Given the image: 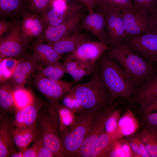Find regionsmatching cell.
I'll return each mask as SVG.
<instances>
[{"instance_id": "obj_1", "label": "cell", "mask_w": 157, "mask_h": 157, "mask_svg": "<svg viewBox=\"0 0 157 157\" xmlns=\"http://www.w3.org/2000/svg\"><path fill=\"white\" fill-rule=\"evenodd\" d=\"M104 82L115 101L122 98L131 103V99L138 88L130 74L111 55L105 51L98 61Z\"/></svg>"}, {"instance_id": "obj_2", "label": "cell", "mask_w": 157, "mask_h": 157, "mask_svg": "<svg viewBox=\"0 0 157 157\" xmlns=\"http://www.w3.org/2000/svg\"><path fill=\"white\" fill-rule=\"evenodd\" d=\"M70 91L84 110L101 113L108 108L114 101L104 82L99 65L88 81L74 85Z\"/></svg>"}, {"instance_id": "obj_3", "label": "cell", "mask_w": 157, "mask_h": 157, "mask_svg": "<svg viewBox=\"0 0 157 157\" xmlns=\"http://www.w3.org/2000/svg\"><path fill=\"white\" fill-rule=\"evenodd\" d=\"M109 51L114 59L130 74L138 88L157 75L154 63L134 52L123 43Z\"/></svg>"}, {"instance_id": "obj_4", "label": "cell", "mask_w": 157, "mask_h": 157, "mask_svg": "<svg viewBox=\"0 0 157 157\" xmlns=\"http://www.w3.org/2000/svg\"><path fill=\"white\" fill-rule=\"evenodd\" d=\"M100 113L83 109L74 123L60 134L64 157L76 156L94 119Z\"/></svg>"}, {"instance_id": "obj_5", "label": "cell", "mask_w": 157, "mask_h": 157, "mask_svg": "<svg viewBox=\"0 0 157 157\" xmlns=\"http://www.w3.org/2000/svg\"><path fill=\"white\" fill-rule=\"evenodd\" d=\"M41 138L44 146L54 157H64L60 134L59 119L55 104L49 103L46 108L40 109L38 118Z\"/></svg>"}, {"instance_id": "obj_6", "label": "cell", "mask_w": 157, "mask_h": 157, "mask_svg": "<svg viewBox=\"0 0 157 157\" xmlns=\"http://www.w3.org/2000/svg\"><path fill=\"white\" fill-rule=\"evenodd\" d=\"M123 99L119 98L115 100L108 108L97 115L76 157H90L97 139L105 131V124L106 120L115 110L123 104Z\"/></svg>"}, {"instance_id": "obj_7", "label": "cell", "mask_w": 157, "mask_h": 157, "mask_svg": "<svg viewBox=\"0 0 157 157\" xmlns=\"http://www.w3.org/2000/svg\"><path fill=\"white\" fill-rule=\"evenodd\" d=\"M28 41L22 34L20 22L14 21L9 31L0 38V59L23 56L28 47Z\"/></svg>"}, {"instance_id": "obj_8", "label": "cell", "mask_w": 157, "mask_h": 157, "mask_svg": "<svg viewBox=\"0 0 157 157\" xmlns=\"http://www.w3.org/2000/svg\"><path fill=\"white\" fill-rule=\"evenodd\" d=\"M126 36L154 31L152 16L132 6L122 9Z\"/></svg>"}, {"instance_id": "obj_9", "label": "cell", "mask_w": 157, "mask_h": 157, "mask_svg": "<svg viewBox=\"0 0 157 157\" xmlns=\"http://www.w3.org/2000/svg\"><path fill=\"white\" fill-rule=\"evenodd\" d=\"M123 43L134 52L154 62L157 53V32L125 36Z\"/></svg>"}, {"instance_id": "obj_10", "label": "cell", "mask_w": 157, "mask_h": 157, "mask_svg": "<svg viewBox=\"0 0 157 157\" xmlns=\"http://www.w3.org/2000/svg\"><path fill=\"white\" fill-rule=\"evenodd\" d=\"M36 89L49 100V103H58L74 86V82L54 81L46 77L34 76Z\"/></svg>"}, {"instance_id": "obj_11", "label": "cell", "mask_w": 157, "mask_h": 157, "mask_svg": "<svg viewBox=\"0 0 157 157\" xmlns=\"http://www.w3.org/2000/svg\"><path fill=\"white\" fill-rule=\"evenodd\" d=\"M82 10L58 25L46 28L41 38L43 41L52 42L81 30V23L83 16Z\"/></svg>"}, {"instance_id": "obj_12", "label": "cell", "mask_w": 157, "mask_h": 157, "mask_svg": "<svg viewBox=\"0 0 157 157\" xmlns=\"http://www.w3.org/2000/svg\"><path fill=\"white\" fill-rule=\"evenodd\" d=\"M122 9L120 8H117L105 15L108 45L110 49H115L122 43L123 39L126 36Z\"/></svg>"}, {"instance_id": "obj_13", "label": "cell", "mask_w": 157, "mask_h": 157, "mask_svg": "<svg viewBox=\"0 0 157 157\" xmlns=\"http://www.w3.org/2000/svg\"><path fill=\"white\" fill-rule=\"evenodd\" d=\"M110 49L107 44L101 41H88L80 44L68 56L79 62L94 65L102 54Z\"/></svg>"}, {"instance_id": "obj_14", "label": "cell", "mask_w": 157, "mask_h": 157, "mask_svg": "<svg viewBox=\"0 0 157 157\" xmlns=\"http://www.w3.org/2000/svg\"><path fill=\"white\" fill-rule=\"evenodd\" d=\"M16 69L10 78L15 90L24 88L29 79L43 65L39 63L34 55H24L18 59Z\"/></svg>"}, {"instance_id": "obj_15", "label": "cell", "mask_w": 157, "mask_h": 157, "mask_svg": "<svg viewBox=\"0 0 157 157\" xmlns=\"http://www.w3.org/2000/svg\"><path fill=\"white\" fill-rule=\"evenodd\" d=\"M81 29H85L96 36L101 41L108 45V41L105 29L104 15L93 10L83 15L81 23Z\"/></svg>"}, {"instance_id": "obj_16", "label": "cell", "mask_w": 157, "mask_h": 157, "mask_svg": "<svg viewBox=\"0 0 157 157\" xmlns=\"http://www.w3.org/2000/svg\"><path fill=\"white\" fill-rule=\"evenodd\" d=\"M82 5L77 3L67 4L64 8L50 7L41 15L46 27L60 24L75 14L82 10Z\"/></svg>"}, {"instance_id": "obj_17", "label": "cell", "mask_w": 157, "mask_h": 157, "mask_svg": "<svg viewBox=\"0 0 157 157\" xmlns=\"http://www.w3.org/2000/svg\"><path fill=\"white\" fill-rule=\"evenodd\" d=\"M21 15L22 19L20 22V29L23 36L28 40L41 38L46 28L41 16L24 11Z\"/></svg>"}, {"instance_id": "obj_18", "label": "cell", "mask_w": 157, "mask_h": 157, "mask_svg": "<svg viewBox=\"0 0 157 157\" xmlns=\"http://www.w3.org/2000/svg\"><path fill=\"white\" fill-rule=\"evenodd\" d=\"M41 104L35 101L33 104L16 110L14 119L11 123L14 127H27L36 124Z\"/></svg>"}, {"instance_id": "obj_19", "label": "cell", "mask_w": 157, "mask_h": 157, "mask_svg": "<svg viewBox=\"0 0 157 157\" xmlns=\"http://www.w3.org/2000/svg\"><path fill=\"white\" fill-rule=\"evenodd\" d=\"M92 40L90 35L77 32L55 42H48L59 54L71 53L80 44L84 42Z\"/></svg>"}, {"instance_id": "obj_20", "label": "cell", "mask_w": 157, "mask_h": 157, "mask_svg": "<svg viewBox=\"0 0 157 157\" xmlns=\"http://www.w3.org/2000/svg\"><path fill=\"white\" fill-rule=\"evenodd\" d=\"M44 42L40 38L32 46L33 55L38 62L46 66L60 62L62 59V55L50 45Z\"/></svg>"}, {"instance_id": "obj_21", "label": "cell", "mask_w": 157, "mask_h": 157, "mask_svg": "<svg viewBox=\"0 0 157 157\" xmlns=\"http://www.w3.org/2000/svg\"><path fill=\"white\" fill-rule=\"evenodd\" d=\"M63 64L66 73L70 75L74 83L80 81L84 77L92 74L97 65L84 63L71 58L68 56L63 60Z\"/></svg>"}, {"instance_id": "obj_22", "label": "cell", "mask_w": 157, "mask_h": 157, "mask_svg": "<svg viewBox=\"0 0 157 157\" xmlns=\"http://www.w3.org/2000/svg\"><path fill=\"white\" fill-rule=\"evenodd\" d=\"M11 131L14 144L19 150L28 148L37 137L36 124L23 127H14L11 125Z\"/></svg>"}, {"instance_id": "obj_23", "label": "cell", "mask_w": 157, "mask_h": 157, "mask_svg": "<svg viewBox=\"0 0 157 157\" xmlns=\"http://www.w3.org/2000/svg\"><path fill=\"white\" fill-rule=\"evenodd\" d=\"M157 98V75L143 83L131 99V105L137 107L140 104Z\"/></svg>"}, {"instance_id": "obj_24", "label": "cell", "mask_w": 157, "mask_h": 157, "mask_svg": "<svg viewBox=\"0 0 157 157\" xmlns=\"http://www.w3.org/2000/svg\"><path fill=\"white\" fill-rule=\"evenodd\" d=\"M0 124V157H10L14 147L11 133V123L8 119L3 118Z\"/></svg>"}, {"instance_id": "obj_25", "label": "cell", "mask_w": 157, "mask_h": 157, "mask_svg": "<svg viewBox=\"0 0 157 157\" xmlns=\"http://www.w3.org/2000/svg\"><path fill=\"white\" fill-rule=\"evenodd\" d=\"M138 127L137 120L131 110H128L119 119L114 136L120 138L122 136L130 135L135 132Z\"/></svg>"}, {"instance_id": "obj_26", "label": "cell", "mask_w": 157, "mask_h": 157, "mask_svg": "<svg viewBox=\"0 0 157 157\" xmlns=\"http://www.w3.org/2000/svg\"><path fill=\"white\" fill-rule=\"evenodd\" d=\"M116 138L104 131L95 143L90 157H109Z\"/></svg>"}, {"instance_id": "obj_27", "label": "cell", "mask_w": 157, "mask_h": 157, "mask_svg": "<svg viewBox=\"0 0 157 157\" xmlns=\"http://www.w3.org/2000/svg\"><path fill=\"white\" fill-rule=\"evenodd\" d=\"M15 90L10 80L1 83L0 105L5 111L10 113L15 111L14 99Z\"/></svg>"}, {"instance_id": "obj_28", "label": "cell", "mask_w": 157, "mask_h": 157, "mask_svg": "<svg viewBox=\"0 0 157 157\" xmlns=\"http://www.w3.org/2000/svg\"><path fill=\"white\" fill-rule=\"evenodd\" d=\"M137 134L144 144L149 157H157V130L144 125Z\"/></svg>"}, {"instance_id": "obj_29", "label": "cell", "mask_w": 157, "mask_h": 157, "mask_svg": "<svg viewBox=\"0 0 157 157\" xmlns=\"http://www.w3.org/2000/svg\"><path fill=\"white\" fill-rule=\"evenodd\" d=\"M133 5V0H94V8L105 16L108 12L117 8L122 9Z\"/></svg>"}, {"instance_id": "obj_30", "label": "cell", "mask_w": 157, "mask_h": 157, "mask_svg": "<svg viewBox=\"0 0 157 157\" xmlns=\"http://www.w3.org/2000/svg\"><path fill=\"white\" fill-rule=\"evenodd\" d=\"M26 6V0H0V15L13 17L22 13Z\"/></svg>"}, {"instance_id": "obj_31", "label": "cell", "mask_w": 157, "mask_h": 157, "mask_svg": "<svg viewBox=\"0 0 157 157\" xmlns=\"http://www.w3.org/2000/svg\"><path fill=\"white\" fill-rule=\"evenodd\" d=\"M65 73L66 71L62 63L60 62L38 69L34 76L46 77L57 81L60 80Z\"/></svg>"}, {"instance_id": "obj_32", "label": "cell", "mask_w": 157, "mask_h": 157, "mask_svg": "<svg viewBox=\"0 0 157 157\" xmlns=\"http://www.w3.org/2000/svg\"><path fill=\"white\" fill-rule=\"evenodd\" d=\"M59 119L60 134L67 130L74 122L76 118L74 112L59 103L55 104Z\"/></svg>"}, {"instance_id": "obj_33", "label": "cell", "mask_w": 157, "mask_h": 157, "mask_svg": "<svg viewBox=\"0 0 157 157\" xmlns=\"http://www.w3.org/2000/svg\"><path fill=\"white\" fill-rule=\"evenodd\" d=\"M13 96L15 111L31 105L35 101L33 93L24 88L15 90Z\"/></svg>"}, {"instance_id": "obj_34", "label": "cell", "mask_w": 157, "mask_h": 157, "mask_svg": "<svg viewBox=\"0 0 157 157\" xmlns=\"http://www.w3.org/2000/svg\"><path fill=\"white\" fill-rule=\"evenodd\" d=\"M18 62V59L13 57L0 59V83L6 81L11 78Z\"/></svg>"}, {"instance_id": "obj_35", "label": "cell", "mask_w": 157, "mask_h": 157, "mask_svg": "<svg viewBox=\"0 0 157 157\" xmlns=\"http://www.w3.org/2000/svg\"><path fill=\"white\" fill-rule=\"evenodd\" d=\"M54 0H26V6L32 13L41 15L50 7Z\"/></svg>"}, {"instance_id": "obj_36", "label": "cell", "mask_w": 157, "mask_h": 157, "mask_svg": "<svg viewBox=\"0 0 157 157\" xmlns=\"http://www.w3.org/2000/svg\"><path fill=\"white\" fill-rule=\"evenodd\" d=\"M127 141L133 152L140 157H149L145 146L137 134L129 135Z\"/></svg>"}, {"instance_id": "obj_37", "label": "cell", "mask_w": 157, "mask_h": 157, "mask_svg": "<svg viewBox=\"0 0 157 157\" xmlns=\"http://www.w3.org/2000/svg\"><path fill=\"white\" fill-rule=\"evenodd\" d=\"M60 101L62 105L74 113L81 112L83 109L78 100L70 91L63 97Z\"/></svg>"}, {"instance_id": "obj_38", "label": "cell", "mask_w": 157, "mask_h": 157, "mask_svg": "<svg viewBox=\"0 0 157 157\" xmlns=\"http://www.w3.org/2000/svg\"><path fill=\"white\" fill-rule=\"evenodd\" d=\"M120 113L121 110L118 107L110 115L105 122V131L113 136L117 127Z\"/></svg>"}, {"instance_id": "obj_39", "label": "cell", "mask_w": 157, "mask_h": 157, "mask_svg": "<svg viewBox=\"0 0 157 157\" xmlns=\"http://www.w3.org/2000/svg\"><path fill=\"white\" fill-rule=\"evenodd\" d=\"M133 5L137 8L151 15L157 8V0H133Z\"/></svg>"}, {"instance_id": "obj_40", "label": "cell", "mask_w": 157, "mask_h": 157, "mask_svg": "<svg viewBox=\"0 0 157 157\" xmlns=\"http://www.w3.org/2000/svg\"><path fill=\"white\" fill-rule=\"evenodd\" d=\"M137 106L143 116L157 110V98L152 99L139 104Z\"/></svg>"}, {"instance_id": "obj_41", "label": "cell", "mask_w": 157, "mask_h": 157, "mask_svg": "<svg viewBox=\"0 0 157 157\" xmlns=\"http://www.w3.org/2000/svg\"><path fill=\"white\" fill-rule=\"evenodd\" d=\"M43 144L41 137L36 138L32 146L25 151L23 157H37L39 149Z\"/></svg>"}, {"instance_id": "obj_42", "label": "cell", "mask_w": 157, "mask_h": 157, "mask_svg": "<svg viewBox=\"0 0 157 157\" xmlns=\"http://www.w3.org/2000/svg\"><path fill=\"white\" fill-rule=\"evenodd\" d=\"M143 117L144 125L154 128L157 130V112L150 113Z\"/></svg>"}, {"instance_id": "obj_43", "label": "cell", "mask_w": 157, "mask_h": 157, "mask_svg": "<svg viewBox=\"0 0 157 157\" xmlns=\"http://www.w3.org/2000/svg\"><path fill=\"white\" fill-rule=\"evenodd\" d=\"M13 24L11 22L2 18L0 21V38L7 34L10 30Z\"/></svg>"}, {"instance_id": "obj_44", "label": "cell", "mask_w": 157, "mask_h": 157, "mask_svg": "<svg viewBox=\"0 0 157 157\" xmlns=\"http://www.w3.org/2000/svg\"><path fill=\"white\" fill-rule=\"evenodd\" d=\"M54 157L51 152L43 144L40 147L38 151L37 157Z\"/></svg>"}, {"instance_id": "obj_45", "label": "cell", "mask_w": 157, "mask_h": 157, "mask_svg": "<svg viewBox=\"0 0 157 157\" xmlns=\"http://www.w3.org/2000/svg\"><path fill=\"white\" fill-rule=\"evenodd\" d=\"M28 148H27L21 150H19L18 151H17L15 149L12 151L10 157H23L25 151Z\"/></svg>"}, {"instance_id": "obj_46", "label": "cell", "mask_w": 157, "mask_h": 157, "mask_svg": "<svg viewBox=\"0 0 157 157\" xmlns=\"http://www.w3.org/2000/svg\"><path fill=\"white\" fill-rule=\"evenodd\" d=\"M87 7L88 11L93 10L94 0H79Z\"/></svg>"}, {"instance_id": "obj_47", "label": "cell", "mask_w": 157, "mask_h": 157, "mask_svg": "<svg viewBox=\"0 0 157 157\" xmlns=\"http://www.w3.org/2000/svg\"><path fill=\"white\" fill-rule=\"evenodd\" d=\"M154 31L157 32V8L153 11L152 14Z\"/></svg>"}, {"instance_id": "obj_48", "label": "cell", "mask_w": 157, "mask_h": 157, "mask_svg": "<svg viewBox=\"0 0 157 157\" xmlns=\"http://www.w3.org/2000/svg\"><path fill=\"white\" fill-rule=\"evenodd\" d=\"M154 63H157V57H155L154 60Z\"/></svg>"}, {"instance_id": "obj_49", "label": "cell", "mask_w": 157, "mask_h": 157, "mask_svg": "<svg viewBox=\"0 0 157 157\" xmlns=\"http://www.w3.org/2000/svg\"><path fill=\"white\" fill-rule=\"evenodd\" d=\"M155 57H157V54H156V56Z\"/></svg>"}]
</instances>
